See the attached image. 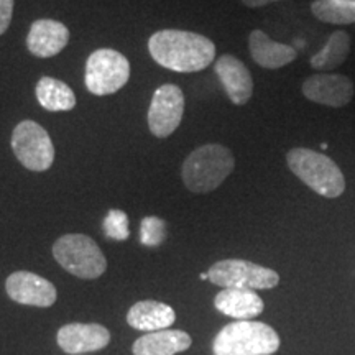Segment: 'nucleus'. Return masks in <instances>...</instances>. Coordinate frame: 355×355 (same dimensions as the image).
Returning a JSON list of instances; mask_svg holds the SVG:
<instances>
[{
	"label": "nucleus",
	"instance_id": "nucleus-1",
	"mask_svg": "<svg viewBox=\"0 0 355 355\" xmlns=\"http://www.w3.org/2000/svg\"><path fill=\"white\" fill-rule=\"evenodd\" d=\"M148 51L163 68L198 73L216 60V44L204 35L184 30H159L148 40Z\"/></svg>",
	"mask_w": 355,
	"mask_h": 355
},
{
	"label": "nucleus",
	"instance_id": "nucleus-2",
	"mask_svg": "<svg viewBox=\"0 0 355 355\" xmlns=\"http://www.w3.org/2000/svg\"><path fill=\"white\" fill-rule=\"evenodd\" d=\"M234 168L235 158L227 146L207 144L188 155L181 175L184 186L191 193L206 194L219 188L234 171Z\"/></svg>",
	"mask_w": 355,
	"mask_h": 355
},
{
	"label": "nucleus",
	"instance_id": "nucleus-3",
	"mask_svg": "<svg viewBox=\"0 0 355 355\" xmlns=\"http://www.w3.org/2000/svg\"><path fill=\"white\" fill-rule=\"evenodd\" d=\"M286 163L293 175L319 196L336 199L344 194V173L327 155L309 148H293L286 153Z\"/></svg>",
	"mask_w": 355,
	"mask_h": 355
},
{
	"label": "nucleus",
	"instance_id": "nucleus-4",
	"mask_svg": "<svg viewBox=\"0 0 355 355\" xmlns=\"http://www.w3.org/2000/svg\"><path fill=\"white\" fill-rule=\"evenodd\" d=\"M278 349V332L259 321L230 322L222 327L212 343L214 355H272Z\"/></svg>",
	"mask_w": 355,
	"mask_h": 355
},
{
	"label": "nucleus",
	"instance_id": "nucleus-5",
	"mask_svg": "<svg viewBox=\"0 0 355 355\" xmlns=\"http://www.w3.org/2000/svg\"><path fill=\"white\" fill-rule=\"evenodd\" d=\"M53 257L66 272L83 279H96L107 270L99 245L84 234H66L53 245Z\"/></svg>",
	"mask_w": 355,
	"mask_h": 355
},
{
	"label": "nucleus",
	"instance_id": "nucleus-6",
	"mask_svg": "<svg viewBox=\"0 0 355 355\" xmlns=\"http://www.w3.org/2000/svg\"><path fill=\"white\" fill-rule=\"evenodd\" d=\"M130 78V63L121 51L101 48L86 61V87L96 96H109L121 91Z\"/></svg>",
	"mask_w": 355,
	"mask_h": 355
},
{
	"label": "nucleus",
	"instance_id": "nucleus-7",
	"mask_svg": "<svg viewBox=\"0 0 355 355\" xmlns=\"http://www.w3.org/2000/svg\"><path fill=\"white\" fill-rule=\"evenodd\" d=\"M209 282L222 288L241 290H272L279 283V275L272 268L248 260H220L209 268Z\"/></svg>",
	"mask_w": 355,
	"mask_h": 355
},
{
	"label": "nucleus",
	"instance_id": "nucleus-8",
	"mask_svg": "<svg viewBox=\"0 0 355 355\" xmlns=\"http://www.w3.org/2000/svg\"><path fill=\"white\" fill-rule=\"evenodd\" d=\"M12 150L30 171H46L55 162V146L50 135L33 121H24L13 128Z\"/></svg>",
	"mask_w": 355,
	"mask_h": 355
},
{
	"label": "nucleus",
	"instance_id": "nucleus-9",
	"mask_svg": "<svg viewBox=\"0 0 355 355\" xmlns=\"http://www.w3.org/2000/svg\"><path fill=\"white\" fill-rule=\"evenodd\" d=\"M184 114V94L175 84H163L152 97L148 128L158 139H166L180 127Z\"/></svg>",
	"mask_w": 355,
	"mask_h": 355
},
{
	"label": "nucleus",
	"instance_id": "nucleus-10",
	"mask_svg": "<svg viewBox=\"0 0 355 355\" xmlns=\"http://www.w3.org/2000/svg\"><path fill=\"white\" fill-rule=\"evenodd\" d=\"M7 295L19 304L50 308L56 303L58 291L51 282L32 272H15L6 282Z\"/></svg>",
	"mask_w": 355,
	"mask_h": 355
},
{
	"label": "nucleus",
	"instance_id": "nucleus-11",
	"mask_svg": "<svg viewBox=\"0 0 355 355\" xmlns=\"http://www.w3.org/2000/svg\"><path fill=\"white\" fill-rule=\"evenodd\" d=\"M308 101L327 107H344L355 94L354 83L344 74H314L303 83Z\"/></svg>",
	"mask_w": 355,
	"mask_h": 355
},
{
	"label": "nucleus",
	"instance_id": "nucleus-12",
	"mask_svg": "<svg viewBox=\"0 0 355 355\" xmlns=\"http://www.w3.org/2000/svg\"><path fill=\"white\" fill-rule=\"evenodd\" d=\"M58 345L68 354H87L107 347L110 332L96 322H71L58 331Z\"/></svg>",
	"mask_w": 355,
	"mask_h": 355
},
{
	"label": "nucleus",
	"instance_id": "nucleus-13",
	"mask_svg": "<svg viewBox=\"0 0 355 355\" xmlns=\"http://www.w3.org/2000/svg\"><path fill=\"white\" fill-rule=\"evenodd\" d=\"M214 71L225 94L235 105H245L254 94V79L239 58L222 55L214 63Z\"/></svg>",
	"mask_w": 355,
	"mask_h": 355
},
{
	"label": "nucleus",
	"instance_id": "nucleus-14",
	"mask_svg": "<svg viewBox=\"0 0 355 355\" xmlns=\"http://www.w3.org/2000/svg\"><path fill=\"white\" fill-rule=\"evenodd\" d=\"M69 42L68 26L61 21L42 19L33 21L26 35V48L37 58L56 56L66 48Z\"/></svg>",
	"mask_w": 355,
	"mask_h": 355
},
{
	"label": "nucleus",
	"instance_id": "nucleus-15",
	"mask_svg": "<svg viewBox=\"0 0 355 355\" xmlns=\"http://www.w3.org/2000/svg\"><path fill=\"white\" fill-rule=\"evenodd\" d=\"M214 306L224 316L237 321H250L261 314L265 308L263 300L257 295V291L241 288H224L216 295Z\"/></svg>",
	"mask_w": 355,
	"mask_h": 355
},
{
	"label": "nucleus",
	"instance_id": "nucleus-16",
	"mask_svg": "<svg viewBox=\"0 0 355 355\" xmlns=\"http://www.w3.org/2000/svg\"><path fill=\"white\" fill-rule=\"evenodd\" d=\"M175 321V309L165 303H159V301H139L127 313L128 326L137 331H165L171 327Z\"/></svg>",
	"mask_w": 355,
	"mask_h": 355
},
{
	"label": "nucleus",
	"instance_id": "nucleus-17",
	"mask_svg": "<svg viewBox=\"0 0 355 355\" xmlns=\"http://www.w3.org/2000/svg\"><path fill=\"white\" fill-rule=\"evenodd\" d=\"M248 46H250V55L254 61L261 68L278 69L283 66L293 63L298 56V53L293 46L273 42L261 30H254L248 37Z\"/></svg>",
	"mask_w": 355,
	"mask_h": 355
},
{
	"label": "nucleus",
	"instance_id": "nucleus-18",
	"mask_svg": "<svg viewBox=\"0 0 355 355\" xmlns=\"http://www.w3.org/2000/svg\"><path fill=\"white\" fill-rule=\"evenodd\" d=\"M193 339L188 332L165 329L139 337L132 345L133 355H176L188 350Z\"/></svg>",
	"mask_w": 355,
	"mask_h": 355
},
{
	"label": "nucleus",
	"instance_id": "nucleus-19",
	"mask_svg": "<svg viewBox=\"0 0 355 355\" xmlns=\"http://www.w3.org/2000/svg\"><path fill=\"white\" fill-rule=\"evenodd\" d=\"M40 105L48 112H66L76 107V96L68 84L60 79L43 76L35 87Z\"/></svg>",
	"mask_w": 355,
	"mask_h": 355
},
{
	"label": "nucleus",
	"instance_id": "nucleus-20",
	"mask_svg": "<svg viewBox=\"0 0 355 355\" xmlns=\"http://www.w3.org/2000/svg\"><path fill=\"white\" fill-rule=\"evenodd\" d=\"M350 53V37L347 32H334L331 35V38L327 40V43L324 44V48L318 55L311 58L309 64L311 68L318 71H331L336 69L337 66L344 64V61L347 60Z\"/></svg>",
	"mask_w": 355,
	"mask_h": 355
},
{
	"label": "nucleus",
	"instance_id": "nucleus-21",
	"mask_svg": "<svg viewBox=\"0 0 355 355\" xmlns=\"http://www.w3.org/2000/svg\"><path fill=\"white\" fill-rule=\"evenodd\" d=\"M311 12L318 20L332 25L355 24V3L345 0H316L311 6Z\"/></svg>",
	"mask_w": 355,
	"mask_h": 355
},
{
	"label": "nucleus",
	"instance_id": "nucleus-22",
	"mask_svg": "<svg viewBox=\"0 0 355 355\" xmlns=\"http://www.w3.org/2000/svg\"><path fill=\"white\" fill-rule=\"evenodd\" d=\"M166 237V224L159 217H145L140 227V242L146 247H158Z\"/></svg>",
	"mask_w": 355,
	"mask_h": 355
},
{
	"label": "nucleus",
	"instance_id": "nucleus-23",
	"mask_svg": "<svg viewBox=\"0 0 355 355\" xmlns=\"http://www.w3.org/2000/svg\"><path fill=\"white\" fill-rule=\"evenodd\" d=\"M104 232L114 241H127L130 230H128V217L123 211L110 209L104 219Z\"/></svg>",
	"mask_w": 355,
	"mask_h": 355
},
{
	"label": "nucleus",
	"instance_id": "nucleus-24",
	"mask_svg": "<svg viewBox=\"0 0 355 355\" xmlns=\"http://www.w3.org/2000/svg\"><path fill=\"white\" fill-rule=\"evenodd\" d=\"M13 15V0H0V35L7 32Z\"/></svg>",
	"mask_w": 355,
	"mask_h": 355
},
{
	"label": "nucleus",
	"instance_id": "nucleus-25",
	"mask_svg": "<svg viewBox=\"0 0 355 355\" xmlns=\"http://www.w3.org/2000/svg\"><path fill=\"white\" fill-rule=\"evenodd\" d=\"M272 2H278V0H242L243 6H247L250 8L263 7V6H266V3H272Z\"/></svg>",
	"mask_w": 355,
	"mask_h": 355
},
{
	"label": "nucleus",
	"instance_id": "nucleus-26",
	"mask_svg": "<svg viewBox=\"0 0 355 355\" xmlns=\"http://www.w3.org/2000/svg\"><path fill=\"white\" fill-rule=\"evenodd\" d=\"M199 278H201V279H209V275H207V273H201V275H199Z\"/></svg>",
	"mask_w": 355,
	"mask_h": 355
},
{
	"label": "nucleus",
	"instance_id": "nucleus-27",
	"mask_svg": "<svg viewBox=\"0 0 355 355\" xmlns=\"http://www.w3.org/2000/svg\"><path fill=\"white\" fill-rule=\"evenodd\" d=\"M321 148L322 150H327V144H321Z\"/></svg>",
	"mask_w": 355,
	"mask_h": 355
},
{
	"label": "nucleus",
	"instance_id": "nucleus-28",
	"mask_svg": "<svg viewBox=\"0 0 355 355\" xmlns=\"http://www.w3.org/2000/svg\"><path fill=\"white\" fill-rule=\"evenodd\" d=\"M345 2H354L355 3V0H345Z\"/></svg>",
	"mask_w": 355,
	"mask_h": 355
}]
</instances>
